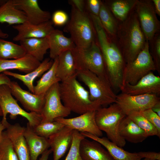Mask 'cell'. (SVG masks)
<instances>
[{
  "label": "cell",
  "mask_w": 160,
  "mask_h": 160,
  "mask_svg": "<svg viewBox=\"0 0 160 160\" xmlns=\"http://www.w3.org/2000/svg\"><path fill=\"white\" fill-rule=\"evenodd\" d=\"M53 23L49 20L38 24H33L26 22L15 25L13 28L18 32L13 40L20 41L24 39L47 37L55 29Z\"/></svg>",
  "instance_id": "16"
},
{
  "label": "cell",
  "mask_w": 160,
  "mask_h": 160,
  "mask_svg": "<svg viewBox=\"0 0 160 160\" xmlns=\"http://www.w3.org/2000/svg\"><path fill=\"white\" fill-rule=\"evenodd\" d=\"M76 74L59 83L61 101L71 112L82 114L101 107L92 101L89 93L79 82Z\"/></svg>",
  "instance_id": "3"
},
{
  "label": "cell",
  "mask_w": 160,
  "mask_h": 160,
  "mask_svg": "<svg viewBox=\"0 0 160 160\" xmlns=\"http://www.w3.org/2000/svg\"><path fill=\"white\" fill-rule=\"evenodd\" d=\"M26 54L25 49L21 45L0 38V60L17 59Z\"/></svg>",
  "instance_id": "33"
},
{
  "label": "cell",
  "mask_w": 160,
  "mask_h": 160,
  "mask_svg": "<svg viewBox=\"0 0 160 160\" xmlns=\"http://www.w3.org/2000/svg\"><path fill=\"white\" fill-rule=\"evenodd\" d=\"M11 81L8 76L3 73H0V85L3 84L9 85Z\"/></svg>",
  "instance_id": "44"
},
{
  "label": "cell",
  "mask_w": 160,
  "mask_h": 160,
  "mask_svg": "<svg viewBox=\"0 0 160 160\" xmlns=\"http://www.w3.org/2000/svg\"><path fill=\"white\" fill-rule=\"evenodd\" d=\"M16 7L23 12L27 22L33 24H38L49 20V12L42 10L37 0H13Z\"/></svg>",
  "instance_id": "18"
},
{
  "label": "cell",
  "mask_w": 160,
  "mask_h": 160,
  "mask_svg": "<svg viewBox=\"0 0 160 160\" xmlns=\"http://www.w3.org/2000/svg\"><path fill=\"white\" fill-rule=\"evenodd\" d=\"M0 106L3 113L2 121H7V115L9 113L11 118H15L17 116L24 117L33 128L41 122L42 118L40 114L27 112L19 106L17 100L13 97L8 85H0Z\"/></svg>",
  "instance_id": "9"
},
{
  "label": "cell",
  "mask_w": 160,
  "mask_h": 160,
  "mask_svg": "<svg viewBox=\"0 0 160 160\" xmlns=\"http://www.w3.org/2000/svg\"><path fill=\"white\" fill-rule=\"evenodd\" d=\"M120 90L121 93L131 95L160 94V77L152 71L141 78L135 84L123 85Z\"/></svg>",
  "instance_id": "15"
},
{
  "label": "cell",
  "mask_w": 160,
  "mask_h": 160,
  "mask_svg": "<svg viewBox=\"0 0 160 160\" xmlns=\"http://www.w3.org/2000/svg\"><path fill=\"white\" fill-rule=\"evenodd\" d=\"M52 152L51 149L47 150L41 154L39 160H48L49 156Z\"/></svg>",
  "instance_id": "46"
},
{
  "label": "cell",
  "mask_w": 160,
  "mask_h": 160,
  "mask_svg": "<svg viewBox=\"0 0 160 160\" xmlns=\"http://www.w3.org/2000/svg\"><path fill=\"white\" fill-rule=\"evenodd\" d=\"M85 137L80 132L73 130L72 143L65 160H82L80 154V145L81 141Z\"/></svg>",
  "instance_id": "37"
},
{
  "label": "cell",
  "mask_w": 160,
  "mask_h": 160,
  "mask_svg": "<svg viewBox=\"0 0 160 160\" xmlns=\"http://www.w3.org/2000/svg\"><path fill=\"white\" fill-rule=\"evenodd\" d=\"M8 37V34L6 33L3 32L0 29V38L5 39Z\"/></svg>",
  "instance_id": "49"
},
{
  "label": "cell",
  "mask_w": 160,
  "mask_h": 160,
  "mask_svg": "<svg viewBox=\"0 0 160 160\" xmlns=\"http://www.w3.org/2000/svg\"><path fill=\"white\" fill-rule=\"evenodd\" d=\"M126 116L116 103L107 107H100L95 112V121L99 129L106 133L109 140L121 147H124L126 142L119 134V127Z\"/></svg>",
  "instance_id": "5"
},
{
  "label": "cell",
  "mask_w": 160,
  "mask_h": 160,
  "mask_svg": "<svg viewBox=\"0 0 160 160\" xmlns=\"http://www.w3.org/2000/svg\"><path fill=\"white\" fill-rule=\"evenodd\" d=\"M23 135L29 150L31 160H37L39 156L50 147L48 139L37 135L27 122Z\"/></svg>",
  "instance_id": "20"
},
{
  "label": "cell",
  "mask_w": 160,
  "mask_h": 160,
  "mask_svg": "<svg viewBox=\"0 0 160 160\" xmlns=\"http://www.w3.org/2000/svg\"><path fill=\"white\" fill-rule=\"evenodd\" d=\"M160 101L159 96L153 94L131 95L121 93L116 95V102L126 116L151 108Z\"/></svg>",
  "instance_id": "11"
},
{
  "label": "cell",
  "mask_w": 160,
  "mask_h": 160,
  "mask_svg": "<svg viewBox=\"0 0 160 160\" xmlns=\"http://www.w3.org/2000/svg\"><path fill=\"white\" fill-rule=\"evenodd\" d=\"M80 152L82 160H113L101 144L85 137L81 142Z\"/></svg>",
  "instance_id": "24"
},
{
  "label": "cell",
  "mask_w": 160,
  "mask_h": 160,
  "mask_svg": "<svg viewBox=\"0 0 160 160\" xmlns=\"http://www.w3.org/2000/svg\"><path fill=\"white\" fill-rule=\"evenodd\" d=\"M64 127L65 125L62 123L54 121L51 122H41L33 128L37 135L48 139Z\"/></svg>",
  "instance_id": "34"
},
{
  "label": "cell",
  "mask_w": 160,
  "mask_h": 160,
  "mask_svg": "<svg viewBox=\"0 0 160 160\" xmlns=\"http://www.w3.org/2000/svg\"><path fill=\"white\" fill-rule=\"evenodd\" d=\"M64 31L68 33L76 47H88L96 42L95 28L89 14L81 12L72 7L70 19L66 24Z\"/></svg>",
  "instance_id": "4"
},
{
  "label": "cell",
  "mask_w": 160,
  "mask_h": 160,
  "mask_svg": "<svg viewBox=\"0 0 160 160\" xmlns=\"http://www.w3.org/2000/svg\"><path fill=\"white\" fill-rule=\"evenodd\" d=\"M41 63L34 57L28 54L17 59L0 60V73L15 69L26 74L37 68Z\"/></svg>",
  "instance_id": "23"
},
{
  "label": "cell",
  "mask_w": 160,
  "mask_h": 160,
  "mask_svg": "<svg viewBox=\"0 0 160 160\" xmlns=\"http://www.w3.org/2000/svg\"><path fill=\"white\" fill-rule=\"evenodd\" d=\"M11 94L24 108L31 112L40 114L45 101V95H36L23 89L16 81L9 85Z\"/></svg>",
  "instance_id": "14"
},
{
  "label": "cell",
  "mask_w": 160,
  "mask_h": 160,
  "mask_svg": "<svg viewBox=\"0 0 160 160\" xmlns=\"http://www.w3.org/2000/svg\"><path fill=\"white\" fill-rule=\"evenodd\" d=\"M26 22L25 14L16 7L13 0L0 1V23L15 25Z\"/></svg>",
  "instance_id": "25"
},
{
  "label": "cell",
  "mask_w": 160,
  "mask_h": 160,
  "mask_svg": "<svg viewBox=\"0 0 160 160\" xmlns=\"http://www.w3.org/2000/svg\"><path fill=\"white\" fill-rule=\"evenodd\" d=\"M76 75L88 88L92 101L101 106L116 103V95L108 81L88 70L76 71Z\"/></svg>",
  "instance_id": "7"
},
{
  "label": "cell",
  "mask_w": 160,
  "mask_h": 160,
  "mask_svg": "<svg viewBox=\"0 0 160 160\" xmlns=\"http://www.w3.org/2000/svg\"><path fill=\"white\" fill-rule=\"evenodd\" d=\"M58 62L57 57L53 60V64L34 86L33 94L36 95H44L55 84L60 81L56 76V70Z\"/></svg>",
  "instance_id": "31"
},
{
  "label": "cell",
  "mask_w": 160,
  "mask_h": 160,
  "mask_svg": "<svg viewBox=\"0 0 160 160\" xmlns=\"http://www.w3.org/2000/svg\"><path fill=\"white\" fill-rule=\"evenodd\" d=\"M127 116L143 130L148 137L156 135L160 138V135L156 128L140 113H134Z\"/></svg>",
  "instance_id": "36"
},
{
  "label": "cell",
  "mask_w": 160,
  "mask_h": 160,
  "mask_svg": "<svg viewBox=\"0 0 160 160\" xmlns=\"http://www.w3.org/2000/svg\"><path fill=\"white\" fill-rule=\"evenodd\" d=\"M6 129V127L0 121V140H1L2 134L4 130Z\"/></svg>",
  "instance_id": "48"
},
{
  "label": "cell",
  "mask_w": 160,
  "mask_h": 160,
  "mask_svg": "<svg viewBox=\"0 0 160 160\" xmlns=\"http://www.w3.org/2000/svg\"><path fill=\"white\" fill-rule=\"evenodd\" d=\"M85 137L95 141L105 148L113 160H141L136 153L124 150L107 138L99 137L87 132H81Z\"/></svg>",
  "instance_id": "21"
},
{
  "label": "cell",
  "mask_w": 160,
  "mask_h": 160,
  "mask_svg": "<svg viewBox=\"0 0 160 160\" xmlns=\"http://www.w3.org/2000/svg\"><path fill=\"white\" fill-rule=\"evenodd\" d=\"M140 113L156 128L160 135V117L151 108L146 109Z\"/></svg>",
  "instance_id": "39"
},
{
  "label": "cell",
  "mask_w": 160,
  "mask_h": 160,
  "mask_svg": "<svg viewBox=\"0 0 160 160\" xmlns=\"http://www.w3.org/2000/svg\"><path fill=\"white\" fill-rule=\"evenodd\" d=\"M150 54L154 62L156 71L160 73V34L157 33L148 41Z\"/></svg>",
  "instance_id": "38"
},
{
  "label": "cell",
  "mask_w": 160,
  "mask_h": 160,
  "mask_svg": "<svg viewBox=\"0 0 160 160\" xmlns=\"http://www.w3.org/2000/svg\"><path fill=\"white\" fill-rule=\"evenodd\" d=\"M93 24L109 83L113 90L120 89L125 65L122 54L116 43L106 33L100 20H95Z\"/></svg>",
  "instance_id": "1"
},
{
  "label": "cell",
  "mask_w": 160,
  "mask_h": 160,
  "mask_svg": "<svg viewBox=\"0 0 160 160\" xmlns=\"http://www.w3.org/2000/svg\"><path fill=\"white\" fill-rule=\"evenodd\" d=\"M151 109L153 112L160 117V101L156 103Z\"/></svg>",
  "instance_id": "47"
},
{
  "label": "cell",
  "mask_w": 160,
  "mask_h": 160,
  "mask_svg": "<svg viewBox=\"0 0 160 160\" xmlns=\"http://www.w3.org/2000/svg\"><path fill=\"white\" fill-rule=\"evenodd\" d=\"M96 111H89L74 118H58L54 121L61 123L65 126L80 132H87L101 137L103 133L99 129L96 123Z\"/></svg>",
  "instance_id": "13"
},
{
  "label": "cell",
  "mask_w": 160,
  "mask_h": 160,
  "mask_svg": "<svg viewBox=\"0 0 160 160\" xmlns=\"http://www.w3.org/2000/svg\"><path fill=\"white\" fill-rule=\"evenodd\" d=\"M119 132L125 141L135 143L142 142L148 137L145 132L127 116L121 121Z\"/></svg>",
  "instance_id": "27"
},
{
  "label": "cell",
  "mask_w": 160,
  "mask_h": 160,
  "mask_svg": "<svg viewBox=\"0 0 160 160\" xmlns=\"http://www.w3.org/2000/svg\"><path fill=\"white\" fill-rule=\"evenodd\" d=\"M57 57L58 62L56 76L60 81L65 80L76 74V70L71 50L61 53Z\"/></svg>",
  "instance_id": "29"
},
{
  "label": "cell",
  "mask_w": 160,
  "mask_h": 160,
  "mask_svg": "<svg viewBox=\"0 0 160 160\" xmlns=\"http://www.w3.org/2000/svg\"><path fill=\"white\" fill-rule=\"evenodd\" d=\"M155 70V66L149 51V42L146 40L144 47L136 58L125 64L123 71L122 86L127 84L134 85L144 76Z\"/></svg>",
  "instance_id": "8"
},
{
  "label": "cell",
  "mask_w": 160,
  "mask_h": 160,
  "mask_svg": "<svg viewBox=\"0 0 160 160\" xmlns=\"http://www.w3.org/2000/svg\"><path fill=\"white\" fill-rule=\"evenodd\" d=\"M143 160H156L151 159H148V158H144Z\"/></svg>",
  "instance_id": "51"
},
{
  "label": "cell",
  "mask_w": 160,
  "mask_h": 160,
  "mask_svg": "<svg viewBox=\"0 0 160 160\" xmlns=\"http://www.w3.org/2000/svg\"><path fill=\"white\" fill-rule=\"evenodd\" d=\"M141 159L148 158L156 160H160V152H139L136 153Z\"/></svg>",
  "instance_id": "42"
},
{
  "label": "cell",
  "mask_w": 160,
  "mask_h": 160,
  "mask_svg": "<svg viewBox=\"0 0 160 160\" xmlns=\"http://www.w3.org/2000/svg\"><path fill=\"white\" fill-rule=\"evenodd\" d=\"M71 51L76 71L88 70L109 82L103 55L97 41L88 47H76Z\"/></svg>",
  "instance_id": "6"
},
{
  "label": "cell",
  "mask_w": 160,
  "mask_h": 160,
  "mask_svg": "<svg viewBox=\"0 0 160 160\" xmlns=\"http://www.w3.org/2000/svg\"><path fill=\"white\" fill-rule=\"evenodd\" d=\"M5 126L6 134L11 141L19 160H31L28 146L23 135L25 127L7 121L2 122Z\"/></svg>",
  "instance_id": "17"
},
{
  "label": "cell",
  "mask_w": 160,
  "mask_h": 160,
  "mask_svg": "<svg viewBox=\"0 0 160 160\" xmlns=\"http://www.w3.org/2000/svg\"><path fill=\"white\" fill-rule=\"evenodd\" d=\"M53 60L46 58L41 63L39 66L31 72L25 75L14 73L9 71H6L4 73L22 81L32 93H34L33 82L34 80L41 76L49 70L52 66Z\"/></svg>",
  "instance_id": "26"
},
{
  "label": "cell",
  "mask_w": 160,
  "mask_h": 160,
  "mask_svg": "<svg viewBox=\"0 0 160 160\" xmlns=\"http://www.w3.org/2000/svg\"><path fill=\"white\" fill-rule=\"evenodd\" d=\"M85 2L87 13L98 16L103 1L100 0H87Z\"/></svg>",
  "instance_id": "40"
},
{
  "label": "cell",
  "mask_w": 160,
  "mask_h": 160,
  "mask_svg": "<svg viewBox=\"0 0 160 160\" xmlns=\"http://www.w3.org/2000/svg\"><path fill=\"white\" fill-rule=\"evenodd\" d=\"M52 22L57 26H62L66 24L68 21V16L64 11L61 10L55 11L52 17Z\"/></svg>",
  "instance_id": "41"
},
{
  "label": "cell",
  "mask_w": 160,
  "mask_h": 160,
  "mask_svg": "<svg viewBox=\"0 0 160 160\" xmlns=\"http://www.w3.org/2000/svg\"><path fill=\"white\" fill-rule=\"evenodd\" d=\"M138 0H109L104 2L118 22L124 20L134 9Z\"/></svg>",
  "instance_id": "30"
},
{
  "label": "cell",
  "mask_w": 160,
  "mask_h": 160,
  "mask_svg": "<svg viewBox=\"0 0 160 160\" xmlns=\"http://www.w3.org/2000/svg\"><path fill=\"white\" fill-rule=\"evenodd\" d=\"M135 10L146 39L149 41L160 32V21L152 1L138 0Z\"/></svg>",
  "instance_id": "10"
},
{
  "label": "cell",
  "mask_w": 160,
  "mask_h": 160,
  "mask_svg": "<svg viewBox=\"0 0 160 160\" xmlns=\"http://www.w3.org/2000/svg\"><path fill=\"white\" fill-rule=\"evenodd\" d=\"M49 57L54 60L61 53L74 49L76 46L71 38L66 37L63 32L54 29L47 36Z\"/></svg>",
  "instance_id": "22"
},
{
  "label": "cell",
  "mask_w": 160,
  "mask_h": 160,
  "mask_svg": "<svg viewBox=\"0 0 160 160\" xmlns=\"http://www.w3.org/2000/svg\"><path fill=\"white\" fill-rule=\"evenodd\" d=\"M73 130L66 126L50 137L48 140L53 153V160H59L70 147Z\"/></svg>",
  "instance_id": "19"
},
{
  "label": "cell",
  "mask_w": 160,
  "mask_h": 160,
  "mask_svg": "<svg viewBox=\"0 0 160 160\" xmlns=\"http://www.w3.org/2000/svg\"><path fill=\"white\" fill-rule=\"evenodd\" d=\"M146 40L134 9L124 20L119 22L116 34V42L125 64L136 58Z\"/></svg>",
  "instance_id": "2"
},
{
  "label": "cell",
  "mask_w": 160,
  "mask_h": 160,
  "mask_svg": "<svg viewBox=\"0 0 160 160\" xmlns=\"http://www.w3.org/2000/svg\"><path fill=\"white\" fill-rule=\"evenodd\" d=\"M19 42L26 54L31 55L40 62L43 61L49 48L47 37L25 39Z\"/></svg>",
  "instance_id": "28"
},
{
  "label": "cell",
  "mask_w": 160,
  "mask_h": 160,
  "mask_svg": "<svg viewBox=\"0 0 160 160\" xmlns=\"http://www.w3.org/2000/svg\"><path fill=\"white\" fill-rule=\"evenodd\" d=\"M3 116V113L1 108L0 106V116Z\"/></svg>",
  "instance_id": "50"
},
{
  "label": "cell",
  "mask_w": 160,
  "mask_h": 160,
  "mask_svg": "<svg viewBox=\"0 0 160 160\" xmlns=\"http://www.w3.org/2000/svg\"><path fill=\"white\" fill-rule=\"evenodd\" d=\"M0 160H19L5 131L3 132L0 140Z\"/></svg>",
  "instance_id": "35"
},
{
  "label": "cell",
  "mask_w": 160,
  "mask_h": 160,
  "mask_svg": "<svg viewBox=\"0 0 160 160\" xmlns=\"http://www.w3.org/2000/svg\"><path fill=\"white\" fill-rule=\"evenodd\" d=\"M154 9L157 15L160 16V0H152Z\"/></svg>",
  "instance_id": "45"
},
{
  "label": "cell",
  "mask_w": 160,
  "mask_h": 160,
  "mask_svg": "<svg viewBox=\"0 0 160 160\" xmlns=\"http://www.w3.org/2000/svg\"><path fill=\"white\" fill-rule=\"evenodd\" d=\"M69 3L80 12H86V2L84 0H71L68 1Z\"/></svg>",
  "instance_id": "43"
},
{
  "label": "cell",
  "mask_w": 160,
  "mask_h": 160,
  "mask_svg": "<svg viewBox=\"0 0 160 160\" xmlns=\"http://www.w3.org/2000/svg\"><path fill=\"white\" fill-rule=\"evenodd\" d=\"M98 17L106 33L116 42L119 22L103 1Z\"/></svg>",
  "instance_id": "32"
},
{
  "label": "cell",
  "mask_w": 160,
  "mask_h": 160,
  "mask_svg": "<svg viewBox=\"0 0 160 160\" xmlns=\"http://www.w3.org/2000/svg\"><path fill=\"white\" fill-rule=\"evenodd\" d=\"M59 82L54 84L45 95V101L40 114L41 122L52 121L58 118H65L71 111L61 102L59 90Z\"/></svg>",
  "instance_id": "12"
}]
</instances>
